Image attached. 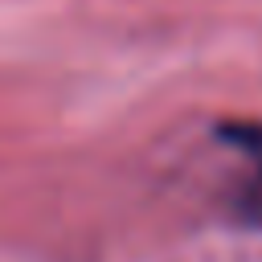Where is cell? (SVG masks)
<instances>
[{
	"mask_svg": "<svg viewBox=\"0 0 262 262\" xmlns=\"http://www.w3.org/2000/svg\"><path fill=\"white\" fill-rule=\"evenodd\" d=\"M221 135L233 147H242L250 156V164H254L250 180L237 192V213L250 225H262V123H229V127H221Z\"/></svg>",
	"mask_w": 262,
	"mask_h": 262,
	"instance_id": "1",
	"label": "cell"
}]
</instances>
